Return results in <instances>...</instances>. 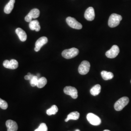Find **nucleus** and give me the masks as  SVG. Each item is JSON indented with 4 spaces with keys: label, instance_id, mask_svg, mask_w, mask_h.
Instances as JSON below:
<instances>
[{
    "label": "nucleus",
    "instance_id": "f257e3e1",
    "mask_svg": "<svg viewBox=\"0 0 131 131\" xmlns=\"http://www.w3.org/2000/svg\"><path fill=\"white\" fill-rule=\"evenodd\" d=\"M122 19V16L117 14L113 13L110 16L108 20V26L111 28H114L117 26Z\"/></svg>",
    "mask_w": 131,
    "mask_h": 131
},
{
    "label": "nucleus",
    "instance_id": "f03ea898",
    "mask_svg": "<svg viewBox=\"0 0 131 131\" xmlns=\"http://www.w3.org/2000/svg\"><path fill=\"white\" fill-rule=\"evenodd\" d=\"M129 103V99L127 97H123L115 103L114 108L117 111H120Z\"/></svg>",
    "mask_w": 131,
    "mask_h": 131
},
{
    "label": "nucleus",
    "instance_id": "7ed1b4c3",
    "mask_svg": "<svg viewBox=\"0 0 131 131\" xmlns=\"http://www.w3.org/2000/svg\"><path fill=\"white\" fill-rule=\"evenodd\" d=\"M79 52L78 49L72 48L63 51L62 52V56L66 59H71L77 56L79 54Z\"/></svg>",
    "mask_w": 131,
    "mask_h": 131
},
{
    "label": "nucleus",
    "instance_id": "20e7f679",
    "mask_svg": "<svg viewBox=\"0 0 131 131\" xmlns=\"http://www.w3.org/2000/svg\"><path fill=\"white\" fill-rule=\"evenodd\" d=\"M90 68V64L89 61H82L78 68V71L81 75H85L89 72Z\"/></svg>",
    "mask_w": 131,
    "mask_h": 131
},
{
    "label": "nucleus",
    "instance_id": "39448f33",
    "mask_svg": "<svg viewBox=\"0 0 131 131\" xmlns=\"http://www.w3.org/2000/svg\"><path fill=\"white\" fill-rule=\"evenodd\" d=\"M66 22L71 28L80 30L83 27V26L81 24L77 21L76 19L71 17H68V18H67Z\"/></svg>",
    "mask_w": 131,
    "mask_h": 131
},
{
    "label": "nucleus",
    "instance_id": "423d86ee",
    "mask_svg": "<svg viewBox=\"0 0 131 131\" xmlns=\"http://www.w3.org/2000/svg\"><path fill=\"white\" fill-rule=\"evenodd\" d=\"M86 118L88 122L94 126L99 125L102 122L101 118L93 113H89L86 116Z\"/></svg>",
    "mask_w": 131,
    "mask_h": 131
},
{
    "label": "nucleus",
    "instance_id": "0eeeda50",
    "mask_svg": "<svg viewBox=\"0 0 131 131\" xmlns=\"http://www.w3.org/2000/svg\"><path fill=\"white\" fill-rule=\"evenodd\" d=\"M40 15V11L39 10L37 9L34 8L31 10L30 12L28 13L27 16L25 17V20L27 22H31L32 20L33 19H37L38 18Z\"/></svg>",
    "mask_w": 131,
    "mask_h": 131
},
{
    "label": "nucleus",
    "instance_id": "6e6552de",
    "mask_svg": "<svg viewBox=\"0 0 131 131\" xmlns=\"http://www.w3.org/2000/svg\"><path fill=\"white\" fill-rule=\"evenodd\" d=\"M119 52V49L117 45H114L112 48L106 52L105 55L109 58H114L117 56Z\"/></svg>",
    "mask_w": 131,
    "mask_h": 131
},
{
    "label": "nucleus",
    "instance_id": "1a4fd4ad",
    "mask_svg": "<svg viewBox=\"0 0 131 131\" xmlns=\"http://www.w3.org/2000/svg\"><path fill=\"white\" fill-rule=\"evenodd\" d=\"M64 92L66 94L70 95L74 99H76L78 97L77 90L74 87L70 86H66L64 89Z\"/></svg>",
    "mask_w": 131,
    "mask_h": 131
},
{
    "label": "nucleus",
    "instance_id": "9d476101",
    "mask_svg": "<svg viewBox=\"0 0 131 131\" xmlns=\"http://www.w3.org/2000/svg\"><path fill=\"white\" fill-rule=\"evenodd\" d=\"M48 38L45 37H42L39 38L35 43V51L36 52H38L40 51L41 48L46 44L48 42Z\"/></svg>",
    "mask_w": 131,
    "mask_h": 131
},
{
    "label": "nucleus",
    "instance_id": "9b49d317",
    "mask_svg": "<svg viewBox=\"0 0 131 131\" xmlns=\"http://www.w3.org/2000/svg\"><path fill=\"white\" fill-rule=\"evenodd\" d=\"M84 18L89 21H92L95 19V11L92 7H89L85 10L84 15Z\"/></svg>",
    "mask_w": 131,
    "mask_h": 131
},
{
    "label": "nucleus",
    "instance_id": "f8f14e48",
    "mask_svg": "<svg viewBox=\"0 0 131 131\" xmlns=\"http://www.w3.org/2000/svg\"><path fill=\"white\" fill-rule=\"evenodd\" d=\"M5 124L7 128V131H17L18 130V124L15 121L9 119L6 122Z\"/></svg>",
    "mask_w": 131,
    "mask_h": 131
},
{
    "label": "nucleus",
    "instance_id": "ddd939ff",
    "mask_svg": "<svg viewBox=\"0 0 131 131\" xmlns=\"http://www.w3.org/2000/svg\"><path fill=\"white\" fill-rule=\"evenodd\" d=\"M16 33L18 35L19 39L22 42H24L27 39V35L23 29L20 28H18L16 30Z\"/></svg>",
    "mask_w": 131,
    "mask_h": 131
},
{
    "label": "nucleus",
    "instance_id": "4468645a",
    "mask_svg": "<svg viewBox=\"0 0 131 131\" xmlns=\"http://www.w3.org/2000/svg\"><path fill=\"white\" fill-rule=\"evenodd\" d=\"M29 28L31 30H35L38 32L40 30V26L38 20H32L29 23Z\"/></svg>",
    "mask_w": 131,
    "mask_h": 131
},
{
    "label": "nucleus",
    "instance_id": "2eb2a0df",
    "mask_svg": "<svg viewBox=\"0 0 131 131\" xmlns=\"http://www.w3.org/2000/svg\"><path fill=\"white\" fill-rule=\"evenodd\" d=\"M15 0H10L7 4H6L4 8V12L5 14H9L12 12L14 6Z\"/></svg>",
    "mask_w": 131,
    "mask_h": 131
},
{
    "label": "nucleus",
    "instance_id": "dca6fc26",
    "mask_svg": "<svg viewBox=\"0 0 131 131\" xmlns=\"http://www.w3.org/2000/svg\"><path fill=\"white\" fill-rule=\"evenodd\" d=\"M80 117V113L78 112L75 111L70 113L68 115V117L65 119V122H68L69 120H77Z\"/></svg>",
    "mask_w": 131,
    "mask_h": 131
},
{
    "label": "nucleus",
    "instance_id": "f3484780",
    "mask_svg": "<svg viewBox=\"0 0 131 131\" xmlns=\"http://www.w3.org/2000/svg\"><path fill=\"white\" fill-rule=\"evenodd\" d=\"M101 86L100 84H96L93 87L91 88L90 90V92L92 95L94 96H97L101 92Z\"/></svg>",
    "mask_w": 131,
    "mask_h": 131
},
{
    "label": "nucleus",
    "instance_id": "a211bd4d",
    "mask_svg": "<svg viewBox=\"0 0 131 131\" xmlns=\"http://www.w3.org/2000/svg\"><path fill=\"white\" fill-rule=\"evenodd\" d=\"M101 75L103 79L104 80L112 79L114 77V74L113 73L105 70H103L101 72Z\"/></svg>",
    "mask_w": 131,
    "mask_h": 131
},
{
    "label": "nucleus",
    "instance_id": "6ab92c4d",
    "mask_svg": "<svg viewBox=\"0 0 131 131\" xmlns=\"http://www.w3.org/2000/svg\"><path fill=\"white\" fill-rule=\"evenodd\" d=\"M47 80L46 78L42 77L41 78H39L38 80V84H37V87L39 88V89H41L42 88H43L46 84H47Z\"/></svg>",
    "mask_w": 131,
    "mask_h": 131
},
{
    "label": "nucleus",
    "instance_id": "aec40b11",
    "mask_svg": "<svg viewBox=\"0 0 131 131\" xmlns=\"http://www.w3.org/2000/svg\"><path fill=\"white\" fill-rule=\"evenodd\" d=\"M58 111V107L56 105H52L51 107L48 109L46 111L47 115L49 116H51L52 115H55Z\"/></svg>",
    "mask_w": 131,
    "mask_h": 131
},
{
    "label": "nucleus",
    "instance_id": "412c9836",
    "mask_svg": "<svg viewBox=\"0 0 131 131\" xmlns=\"http://www.w3.org/2000/svg\"><path fill=\"white\" fill-rule=\"evenodd\" d=\"M19 66V63L18 61L15 59H11L9 61V66L8 69L11 70H15L18 68Z\"/></svg>",
    "mask_w": 131,
    "mask_h": 131
},
{
    "label": "nucleus",
    "instance_id": "4be33fe9",
    "mask_svg": "<svg viewBox=\"0 0 131 131\" xmlns=\"http://www.w3.org/2000/svg\"><path fill=\"white\" fill-rule=\"evenodd\" d=\"M39 78H38L37 76H34L33 78L30 80V84L32 86L35 87L37 85L38 83V80Z\"/></svg>",
    "mask_w": 131,
    "mask_h": 131
},
{
    "label": "nucleus",
    "instance_id": "5701e85b",
    "mask_svg": "<svg viewBox=\"0 0 131 131\" xmlns=\"http://www.w3.org/2000/svg\"><path fill=\"white\" fill-rule=\"evenodd\" d=\"M35 131H48V127L45 123H42Z\"/></svg>",
    "mask_w": 131,
    "mask_h": 131
},
{
    "label": "nucleus",
    "instance_id": "b1692460",
    "mask_svg": "<svg viewBox=\"0 0 131 131\" xmlns=\"http://www.w3.org/2000/svg\"><path fill=\"white\" fill-rule=\"evenodd\" d=\"M0 107L3 109H6L8 107V104L5 100L0 98Z\"/></svg>",
    "mask_w": 131,
    "mask_h": 131
},
{
    "label": "nucleus",
    "instance_id": "393cba45",
    "mask_svg": "<svg viewBox=\"0 0 131 131\" xmlns=\"http://www.w3.org/2000/svg\"><path fill=\"white\" fill-rule=\"evenodd\" d=\"M34 75H32V74H31L30 73H28V74L26 76H25L24 77V79L26 80H30L33 77Z\"/></svg>",
    "mask_w": 131,
    "mask_h": 131
},
{
    "label": "nucleus",
    "instance_id": "a878e982",
    "mask_svg": "<svg viewBox=\"0 0 131 131\" xmlns=\"http://www.w3.org/2000/svg\"><path fill=\"white\" fill-rule=\"evenodd\" d=\"M9 61L8 60H5L3 62V66H4L5 68L8 69V66H9Z\"/></svg>",
    "mask_w": 131,
    "mask_h": 131
},
{
    "label": "nucleus",
    "instance_id": "bb28decb",
    "mask_svg": "<svg viewBox=\"0 0 131 131\" xmlns=\"http://www.w3.org/2000/svg\"><path fill=\"white\" fill-rule=\"evenodd\" d=\"M75 131H80L79 129H77V130H76Z\"/></svg>",
    "mask_w": 131,
    "mask_h": 131
},
{
    "label": "nucleus",
    "instance_id": "cd10ccee",
    "mask_svg": "<svg viewBox=\"0 0 131 131\" xmlns=\"http://www.w3.org/2000/svg\"><path fill=\"white\" fill-rule=\"evenodd\" d=\"M103 131H109V130H104Z\"/></svg>",
    "mask_w": 131,
    "mask_h": 131
},
{
    "label": "nucleus",
    "instance_id": "c85d7f7f",
    "mask_svg": "<svg viewBox=\"0 0 131 131\" xmlns=\"http://www.w3.org/2000/svg\"></svg>",
    "mask_w": 131,
    "mask_h": 131
}]
</instances>
